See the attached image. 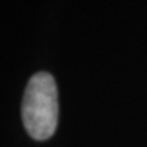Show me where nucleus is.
<instances>
[{
  "label": "nucleus",
  "instance_id": "1",
  "mask_svg": "<svg viewBox=\"0 0 147 147\" xmlns=\"http://www.w3.org/2000/svg\"><path fill=\"white\" fill-rule=\"evenodd\" d=\"M23 123L35 140H48L56 132L59 120V95L53 75L35 74L26 87L23 98Z\"/></svg>",
  "mask_w": 147,
  "mask_h": 147
}]
</instances>
